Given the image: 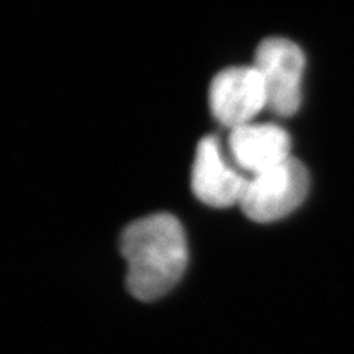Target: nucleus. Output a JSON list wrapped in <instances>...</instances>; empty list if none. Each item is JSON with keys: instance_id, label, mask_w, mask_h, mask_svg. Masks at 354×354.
Here are the masks:
<instances>
[{"instance_id": "7ed1b4c3", "label": "nucleus", "mask_w": 354, "mask_h": 354, "mask_svg": "<svg viewBox=\"0 0 354 354\" xmlns=\"http://www.w3.org/2000/svg\"><path fill=\"white\" fill-rule=\"evenodd\" d=\"M268 95V109L281 117L297 112L302 102L305 55L299 44L286 38H266L254 55Z\"/></svg>"}, {"instance_id": "39448f33", "label": "nucleus", "mask_w": 354, "mask_h": 354, "mask_svg": "<svg viewBox=\"0 0 354 354\" xmlns=\"http://www.w3.org/2000/svg\"><path fill=\"white\" fill-rule=\"evenodd\" d=\"M248 179L227 162L215 136L198 141L192 166V190L198 201L215 209L240 203Z\"/></svg>"}, {"instance_id": "20e7f679", "label": "nucleus", "mask_w": 354, "mask_h": 354, "mask_svg": "<svg viewBox=\"0 0 354 354\" xmlns=\"http://www.w3.org/2000/svg\"><path fill=\"white\" fill-rule=\"evenodd\" d=\"M210 110L215 120L228 128L253 122L268 107L264 82L254 66H234L220 71L210 84Z\"/></svg>"}, {"instance_id": "f03ea898", "label": "nucleus", "mask_w": 354, "mask_h": 354, "mask_svg": "<svg viewBox=\"0 0 354 354\" xmlns=\"http://www.w3.org/2000/svg\"><path fill=\"white\" fill-rule=\"evenodd\" d=\"M310 176L299 159L289 158L271 169L248 179L240 207L248 218L258 223L281 220L305 201Z\"/></svg>"}, {"instance_id": "423d86ee", "label": "nucleus", "mask_w": 354, "mask_h": 354, "mask_svg": "<svg viewBox=\"0 0 354 354\" xmlns=\"http://www.w3.org/2000/svg\"><path fill=\"white\" fill-rule=\"evenodd\" d=\"M228 148L233 162L256 176L290 158V136L272 123H246L230 131Z\"/></svg>"}, {"instance_id": "f257e3e1", "label": "nucleus", "mask_w": 354, "mask_h": 354, "mask_svg": "<svg viewBox=\"0 0 354 354\" xmlns=\"http://www.w3.org/2000/svg\"><path fill=\"white\" fill-rule=\"evenodd\" d=\"M120 251L128 266L127 289L143 302L174 289L189 261L184 228L171 214H153L128 225Z\"/></svg>"}]
</instances>
